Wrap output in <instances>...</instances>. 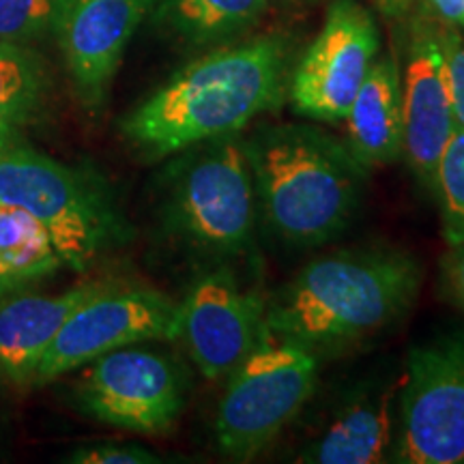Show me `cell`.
Wrapping results in <instances>:
<instances>
[{"label":"cell","mask_w":464,"mask_h":464,"mask_svg":"<svg viewBox=\"0 0 464 464\" xmlns=\"http://www.w3.org/2000/svg\"><path fill=\"white\" fill-rule=\"evenodd\" d=\"M290 42L280 33L230 42L179 69L121 121L131 149L150 161L241 133L288 95Z\"/></svg>","instance_id":"obj_1"},{"label":"cell","mask_w":464,"mask_h":464,"mask_svg":"<svg viewBox=\"0 0 464 464\" xmlns=\"http://www.w3.org/2000/svg\"><path fill=\"white\" fill-rule=\"evenodd\" d=\"M344 121V140L368 170L402 160V95L393 54L372 63Z\"/></svg>","instance_id":"obj_16"},{"label":"cell","mask_w":464,"mask_h":464,"mask_svg":"<svg viewBox=\"0 0 464 464\" xmlns=\"http://www.w3.org/2000/svg\"><path fill=\"white\" fill-rule=\"evenodd\" d=\"M288 3H310V0H288Z\"/></svg>","instance_id":"obj_28"},{"label":"cell","mask_w":464,"mask_h":464,"mask_svg":"<svg viewBox=\"0 0 464 464\" xmlns=\"http://www.w3.org/2000/svg\"><path fill=\"white\" fill-rule=\"evenodd\" d=\"M110 282H86L58 295L0 299V372L17 387H33L39 363L69 314Z\"/></svg>","instance_id":"obj_15"},{"label":"cell","mask_w":464,"mask_h":464,"mask_svg":"<svg viewBox=\"0 0 464 464\" xmlns=\"http://www.w3.org/2000/svg\"><path fill=\"white\" fill-rule=\"evenodd\" d=\"M374 5L385 17L398 20V17H404L411 9H413L415 0H374Z\"/></svg>","instance_id":"obj_26"},{"label":"cell","mask_w":464,"mask_h":464,"mask_svg":"<svg viewBox=\"0 0 464 464\" xmlns=\"http://www.w3.org/2000/svg\"><path fill=\"white\" fill-rule=\"evenodd\" d=\"M86 417L133 434H164L188 402V372L172 355L142 344L84 365L73 390Z\"/></svg>","instance_id":"obj_8"},{"label":"cell","mask_w":464,"mask_h":464,"mask_svg":"<svg viewBox=\"0 0 464 464\" xmlns=\"http://www.w3.org/2000/svg\"><path fill=\"white\" fill-rule=\"evenodd\" d=\"M440 45H443V56H445V75H448L451 114H454L456 130H464V39H462V31L440 24Z\"/></svg>","instance_id":"obj_22"},{"label":"cell","mask_w":464,"mask_h":464,"mask_svg":"<svg viewBox=\"0 0 464 464\" xmlns=\"http://www.w3.org/2000/svg\"><path fill=\"white\" fill-rule=\"evenodd\" d=\"M0 263L15 290L65 266L44 224L9 202H0Z\"/></svg>","instance_id":"obj_19"},{"label":"cell","mask_w":464,"mask_h":464,"mask_svg":"<svg viewBox=\"0 0 464 464\" xmlns=\"http://www.w3.org/2000/svg\"><path fill=\"white\" fill-rule=\"evenodd\" d=\"M48 92L44 56L28 44L0 42V136L31 125L42 114Z\"/></svg>","instance_id":"obj_18"},{"label":"cell","mask_w":464,"mask_h":464,"mask_svg":"<svg viewBox=\"0 0 464 464\" xmlns=\"http://www.w3.org/2000/svg\"><path fill=\"white\" fill-rule=\"evenodd\" d=\"M0 202L37 218L63 263L78 274L130 239L123 213L100 174L52 158L20 131L0 136Z\"/></svg>","instance_id":"obj_5"},{"label":"cell","mask_w":464,"mask_h":464,"mask_svg":"<svg viewBox=\"0 0 464 464\" xmlns=\"http://www.w3.org/2000/svg\"><path fill=\"white\" fill-rule=\"evenodd\" d=\"M161 226L174 241L216 265L246 258L258 226L243 133L179 150L161 174Z\"/></svg>","instance_id":"obj_4"},{"label":"cell","mask_w":464,"mask_h":464,"mask_svg":"<svg viewBox=\"0 0 464 464\" xmlns=\"http://www.w3.org/2000/svg\"><path fill=\"white\" fill-rule=\"evenodd\" d=\"M426 9L440 24L464 31V0H426Z\"/></svg>","instance_id":"obj_25"},{"label":"cell","mask_w":464,"mask_h":464,"mask_svg":"<svg viewBox=\"0 0 464 464\" xmlns=\"http://www.w3.org/2000/svg\"><path fill=\"white\" fill-rule=\"evenodd\" d=\"M318 370L316 353L265 323L256 344L228 374L219 400L213 421L219 451L249 462L269 450L314 396Z\"/></svg>","instance_id":"obj_6"},{"label":"cell","mask_w":464,"mask_h":464,"mask_svg":"<svg viewBox=\"0 0 464 464\" xmlns=\"http://www.w3.org/2000/svg\"><path fill=\"white\" fill-rule=\"evenodd\" d=\"M379 56V28L359 0H334L321 33L290 73L295 114L316 123H342Z\"/></svg>","instance_id":"obj_10"},{"label":"cell","mask_w":464,"mask_h":464,"mask_svg":"<svg viewBox=\"0 0 464 464\" xmlns=\"http://www.w3.org/2000/svg\"><path fill=\"white\" fill-rule=\"evenodd\" d=\"M72 464H158L160 454L138 443H89L67 456Z\"/></svg>","instance_id":"obj_23"},{"label":"cell","mask_w":464,"mask_h":464,"mask_svg":"<svg viewBox=\"0 0 464 464\" xmlns=\"http://www.w3.org/2000/svg\"><path fill=\"white\" fill-rule=\"evenodd\" d=\"M266 299L230 265H216L179 301L177 340L205 379H226L252 351L265 327Z\"/></svg>","instance_id":"obj_11"},{"label":"cell","mask_w":464,"mask_h":464,"mask_svg":"<svg viewBox=\"0 0 464 464\" xmlns=\"http://www.w3.org/2000/svg\"><path fill=\"white\" fill-rule=\"evenodd\" d=\"M3 381H5V379H3V372H0V382H3Z\"/></svg>","instance_id":"obj_29"},{"label":"cell","mask_w":464,"mask_h":464,"mask_svg":"<svg viewBox=\"0 0 464 464\" xmlns=\"http://www.w3.org/2000/svg\"><path fill=\"white\" fill-rule=\"evenodd\" d=\"M179 301L153 288L110 282L69 314L39 363L33 387L48 385L92 359L153 340H177Z\"/></svg>","instance_id":"obj_9"},{"label":"cell","mask_w":464,"mask_h":464,"mask_svg":"<svg viewBox=\"0 0 464 464\" xmlns=\"http://www.w3.org/2000/svg\"><path fill=\"white\" fill-rule=\"evenodd\" d=\"M11 293H15V288H14V284H11V280L7 277V274H5L3 263H0V299L7 297V295H11Z\"/></svg>","instance_id":"obj_27"},{"label":"cell","mask_w":464,"mask_h":464,"mask_svg":"<svg viewBox=\"0 0 464 464\" xmlns=\"http://www.w3.org/2000/svg\"><path fill=\"white\" fill-rule=\"evenodd\" d=\"M258 218L293 247H321L355 224L370 170L344 138L312 123H265L243 136Z\"/></svg>","instance_id":"obj_3"},{"label":"cell","mask_w":464,"mask_h":464,"mask_svg":"<svg viewBox=\"0 0 464 464\" xmlns=\"http://www.w3.org/2000/svg\"><path fill=\"white\" fill-rule=\"evenodd\" d=\"M402 95V160L423 189L432 191L439 158L451 133V114L440 24L421 9L409 24L404 65L400 69Z\"/></svg>","instance_id":"obj_12"},{"label":"cell","mask_w":464,"mask_h":464,"mask_svg":"<svg viewBox=\"0 0 464 464\" xmlns=\"http://www.w3.org/2000/svg\"><path fill=\"white\" fill-rule=\"evenodd\" d=\"M400 382L374 381L335 411L324 430L301 450L307 464L390 462L398 432Z\"/></svg>","instance_id":"obj_14"},{"label":"cell","mask_w":464,"mask_h":464,"mask_svg":"<svg viewBox=\"0 0 464 464\" xmlns=\"http://www.w3.org/2000/svg\"><path fill=\"white\" fill-rule=\"evenodd\" d=\"M448 247L440 258V293L451 305L464 312V241Z\"/></svg>","instance_id":"obj_24"},{"label":"cell","mask_w":464,"mask_h":464,"mask_svg":"<svg viewBox=\"0 0 464 464\" xmlns=\"http://www.w3.org/2000/svg\"><path fill=\"white\" fill-rule=\"evenodd\" d=\"M439 205L440 230L448 246L464 241V130L451 133L440 153L432 179V191Z\"/></svg>","instance_id":"obj_20"},{"label":"cell","mask_w":464,"mask_h":464,"mask_svg":"<svg viewBox=\"0 0 464 464\" xmlns=\"http://www.w3.org/2000/svg\"><path fill=\"white\" fill-rule=\"evenodd\" d=\"M155 0H72L56 39L78 100L91 114L106 106L133 33Z\"/></svg>","instance_id":"obj_13"},{"label":"cell","mask_w":464,"mask_h":464,"mask_svg":"<svg viewBox=\"0 0 464 464\" xmlns=\"http://www.w3.org/2000/svg\"><path fill=\"white\" fill-rule=\"evenodd\" d=\"M72 0H0V42L28 44L56 34Z\"/></svg>","instance_id":"obj_21"},{"label":"cell","mask_w":464,"mask_h":464,"mask_svg":"<svg viewBox=\"0 0 464 464\" xmlns=\"http://www.w3.org/2000/svg\"><path fill=\"white\" fill-rule=\"evenodd\" d=\"M390 462L464 464V329L411 348Z\"/></svg>","instance_id":"obj_7"},{"label":"cell","mask_w":464,"mask_h":464,"mask_svg":"<svg viewBox=\"0 0 464 464\" xmlns=\"http://www.w3.org/2000/svg\"><path fill=\"white\" fill-rule=\"evenodd\" d=\"M423 284L417 256L368 246L323 254L266 299V327L318 357L362 344L396 324Z\"/></svg>","instance_id":"obj_2"},{"label":"cell","mask_w":464,"mask_h":464,"mask_svg":"<svg viewBox=\"0 0 464 464\" xmlns=\"http://www.w3.org/2000/svg\"><path fill=\"white\" fill-rule=\"evenodd\" d=\"M269 0H155L150 14L191 45L230 44L263 17Z\"/></svg>","instance_id":"obj_17"}]
</instances>
